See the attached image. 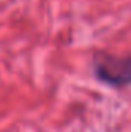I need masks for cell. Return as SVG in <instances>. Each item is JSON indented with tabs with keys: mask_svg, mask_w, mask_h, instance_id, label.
Instances as JSON below:
<instances>
[]
</instances>
